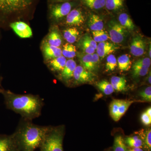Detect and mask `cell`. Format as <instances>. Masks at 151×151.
I'll use <instances>...</instances> for the list:
<instances>
[{
    "instance_id": "23",
    "label": "cell",
    "mask_w": 151,
    "mask_h": 151,
    "mask_svg": "<svg viewBox=\"0 0 151 151\" xmlns=\"http://www.w3.org/2000/svg\"><path fill=\"white\" fill-rule=\"evenodd\" d=\"M79 32L75 28H68L64 31L63 32V37L66 41L68 43L72 44L75 42L77 40Z\"/></svg>"
},
{
    "instance_id": "6",
    "label": "cell",
    "mask_w": 151,
    "mask_h": 151,
    "mask_svg": "<svg viewBox=\"0 0 151 151\" xmlns=\"http://www.w3.org/2000/svg\"><path fill=\"white\" fill-rule=\"evenodd\" d=\"M108 27L109 37L113 42L119 44L124 41L127 34L125 28L115 20L109 22Z\"/></svg>"
},
{
    "instance_id": "4",
    "label": "cell",
    "mask_w": 151,
    "mask_h": 151,
    "mask_svg": "<svg viewBox=\"0 0 151 151\" xmlns=\"http://www.w3.org/2000/svg\"><path fill=\"white\" fill-rule=\"evenodd\" d=\"M35 0H0V13H19L27 9Z\"/></svg>"
},
{
    "instance_id": "34",
    "label": "cell",
    "mask_w": 151,
    "mask_h": 151,
    "mask_svg": "<svg viewBox=\"0 0 151 151\" xmlns=\"http://www.w3.org/2000/svg\"><path fill=\"white\" fill-rule=\"evenodd\" d=\"M117 66V60L115 55H109L107 57L105 65V70L107 72H111L115 70Z\"/></svg>"
},
{
    "instance_id": "26",
    "label": "cell",
    "mask_w": 151,
    "mask_h": 151,
    "mask_svg": "<svg viewBox=\"0 0 151 151\" xmlns=\"http://www.w3.org/2000/svg\"><path fill=\"white\" fill-rule=\"evenodd\" d=\"M48 43L52 46L59 47L62 43V39L59 33L56 31H52L49 35Z\"/></svg>"
},
{
    "instance_id": "28",
    "label": "cell",
    "mask_w": 151,
    "mask_h": 151,
    "mask_svg": "<svg viewBox=\"0 0 151 151\" xmlns=\"http://www.w3.org/2000/svg\"><path fill=\"white\" fill-rule=\"evenodd\" d=\"M124 141L125 144L131 148H141L144 145L142 140L137 136L128 137Z\"/></svg>"
},
{
    "instance_id": "44",
    "label": "cell",
    "mask_w": 151,
    "mask_h": 151,
    "mask_svg": "<svg viewBox=\"0 0 151 151\" xmlns=\"http://www.w3.org/2000/svg\"><path fill=\"white\" fill-rule=\"evenodd\" d=\"M150 49H149V56H150V58H151V44H150Z\"/></svg>"
},
{
    "instance_id": "37",
    "label": "cell",
    "mask_w": 151,
    "mask_h": 151,
    "mask_svg": "<svg viewBox=\"0 0 151 151\" xmlns=\"http://www.w3.org/2000/svg\"><path fill=\"white\" fill-rule=\"evenodd\" d=\"M134 64L136 65H140L149 68L151 64V59L149 58H141L138 60L136 62L134 63Z\"/></svg>"
},
{
    "instance_id": "1",
    "label": "cell",
    "mask_w": 151,
    "mask_h": 151,
    "mask_svg": "<svg viewBox=\"0 0 151 151\" xmlns=\"http://www.w3.org/2000/svg\"><path fill=\"white\" fill-rule=\"evenodd\" d=\"M1 94L7 108L19 114L22 119L32 121L41 114L44 102L38 95L16 94L5 90Z\"/></svg>"
},
{
    "instance_id": "18",
    "label": "cell",
    "mask_w": 151,
    "mask_h": 151,
    "mask_svg": "<svg viewBox=\"0 0 151 151\" xmlns=\"http://www.w3.org/2000/svg\"><path fill=\"white\" fill-rule=\"evenodd\" d=\"M111 81V83L115 91L123 92L126 90L127 81L124 76H112Z\"/></svg>"
},
{
    "instance_id": "35",
    "label": "cell",
    "mask_w": 151,
    "mask_h": 151,
    "mask_svg": "<svg viewBox=\"0 0 151 151\" xmlns=\"http://www.w3.org/2000/svg\"><path fill=\"white\" fill-rule=\"evenodd\" d=\"M143 144L146 147L148 151L151 150V130L150 129L147 130L143 136Z\"/></svg>"
},
{
    "instance_id": "12",
    "label": "cell",
    "mask_w": 151,
    "mask_h": 151,
    "mask_svg": "<svg viewBox=\"0 0 151 151\" xmlns=\"http://www.w3.org/2000/svg\"><path fill=\"white\" fill-rule=\"evenodd\" d=\"M145 43L142 38L137 36L132 40L130 50L132 54L135 56H140L145 53Z\"/></svg>"
},
{
    "instance_id": "29",
    "label": "cell",
    "mask_w": 151,
    "mask_h": 151,
    "mask_svg": "<svg viewBox=\"0 0 151 151\" xmlns=\"http://www.w3.org/2000/svg\"><path fill=\"white\" fill-rule=\"evenodd\" d=\"M62 52L63 55L65 58H73L76 55V48L71 44L67 43L63 46Z\"/></svg>"
},
{
    "instance_id": "41",
    "label": "cell",
    "mask_w": 151,
    "mask_h": 151,
    "mask_svg": "<svg viewBox=\"0 0 151 151\" xmlns=\"http://www.w3.org/2000/svg\"><path fill=\"white\" fill-rule=\"evenodd\" d=\"M53 2H58L71 1L73 0H52Z\"/></svg>"
},
{
    "instance_id": "20",
    "label": "cell",
    "mask_w": 151,
    "mask_h": 151,
    "mask_svg": "<svg viewBox=\"0 0 151 151\" xmlns=\"http://www.w3.org/2000/svg\"><path fill=\"white\" fill-rule=\"evenodd\" d=\"M67 60L63 55L52 59L49 62V65L52 70L55 71H62L65 67Z\"/></svg>"
},
{
    "instance_id": "22",
    "label": "cell",
    "mask_w": 151,
    "mask_h": 151,
    "mask_svg": "<svg viewBox=\"0 0 151 151\" xmlns=\"http://www.w3.org/2000/svg\"><path fill=\"white\" fill-rule=\"evenodd\" d=\"M119 21L120 24L125 29L134 30L135 28V25L129 16L126 13L120 14L119 16Z\"/></svg>"
},
{
    "instance_id": "14",
    "label": "cell",
    "mask_w": 151,
    "mask_h": 151,
    "mask_svg": "<svg viewBox=\"0 0 151 151\" xmlns=\"http://www.w3.org/2000/svg\"><path fill=\"white\" fill-rule=\"evenodd\" d=\"M97 43L89 35H85L82 38L81 42V46L83 51L86 54H92L97 49Z\"/></svg>"
},
{
    "instance_id": "27",
    "label": "cell",
    "mask_w": 151,
    "mask_h": 151,
    "mask_svg": "<svg viewBox=\"0 0 151 151\" xmlns=\"http://www.w3.org/2000/svg\"><path fill=\"white\" fill-rule=\"evenodd\" d=\"M120 103L119 99H114L111 102L109 106L110 114L111 118L115 122L119 120V106Z\"/></svg>"
},
{
    "instance_id": "2",
    "label": "cell",
    "mask_w": 151,
    "mask_h": 151,
    "mask_svg": "<svg viewBox=\"0 0 151 151\" xmlns=\"http://www.w3.org/2000/svg\"><path fill=\"white\" fill-rule=\"evenodd\" d=\"M23 119L14 133L19 151H35L40 147L51 126H41Z\"/></svg>"
},
{
    "instance_id": "17",
    "label": "cell",
    "mask_w": 151,
    "mask_h": 151,
    "mask_svg": "<svg viewBox=\"0 0 151 151\" xmlns=\"http://www.w3.org/2000/svg\"><path fill=\"white\" fill-rule=\"evenodd\" d=\"M88 24L89 28L92 31L101 30L104 28L103 19L95 14H91L89 15Z\"/></svg>"
},
{
    "instance_id": "30",
    "label": "cell",
    "mask_w": 151,
    "mask_h": 151,
    "mask_svg": "<svg viewBox=\"0 0 151 151\" xmlns=\"http://www.w3.org/2000/svg\"><path fill=\"white\" fill-rule=\"evenodd\" d=\"M113 149L114 151H127L125 141L121 135H118L115 138Z\"/></svg>"
},
{
    "instance_id": "15",
    "label": "cell",
    "mask_w": 151,
    "mask_h": 151,
    "mask_svg": "<svg viewBox=\"0 0 151 151\" xmlns=\"http://www.w3.org/2000/svg\"><path fill=\"white\" fill-rule=\"evenodd\" d=\"M43 50L45 58L47 60H52L61 56L62 50L59 47L52 46L48 42L44 44Z\"/></svg>"
},
{
    "instance_id": "36",
    "label": "cell",
    "mask_w": 151,
    "mask_h": 151,
    "mask_svg": "<svg viewBox=\"0 0 151 151\" xmlns=\"http://www.w3.org/2000/svg\"><path fill=\"white\" fill-rule=\"evenodd\" d=\"M139 95L144 101L147 102L151 101V87H147L142 91L140 92Z\"/></svg>"
},
{
    "instance_id": "16",
    "label": "cell",
    "mask_w": 151,
    "mask_h": 151,
    "mask_svg": "<svg viewBox=\"0 0 151 151\" xmlns=\"http://www.w3.org/2000/svg\"><path fill=\"white\" fill-rule=\"evenodd\" d=\"M76 66V62L73 60L69 59L66 61L65 67L60 74V77L63 81H68L73 77V72Z\"/></svg>"
},
{
    "instance_id": "25",
    "label": "cell",
    "mask_w": 151,
    "mask_h": 151,
    "mask_svg": "<svg viewBox=\"0 0 151 151\" xmlns=\"http://www.w3.org/2000/svg\"><path fill=\"white\" fill-rule=\"evenodd\" d=\"M96 85L100 91L105 95H110L115 91L111 83L106 80H102L98 82Z\"/></svg>"
},
{
    "instance_id": "3",
    "label": "cell",
    "mask_w": 151,
    "mask_h": 151,
    "mask_svg": "<svg viewBox=\"0 0 151 151\" xmlns=\"http://www.w3.org/2000/svg\"><path fill=\"white\" fill-rule=\"evenodd\" d=\"M64 130L62 127H52L41 145L40 151H63Z\"/></svg>"
},
{
    "instance_id": "10",
    "label": "cell",
    "mask_w": 151,
    "mask_h": 151,
    "mask_svg": "<svg viewBox=\"0 0 151 151\" xmlns=\"http://www.w3.org/2000/svg\"><path fill=\"white\" fill-rule=\"evenodd\" d=\"M0 151H19L14 134L0 135Z\"/></svg>"
},
{
    "instance_id": "38",
    "label": "cell",
    "mask_w": 151,
    "mask_h": 151,
    "mask_svg": "<svg viewBox=\"0 0 151 151\" xmlns=\"http://www.w3.org/2000/svg\"><path fill=\"white\" fill-rule=\"evenodd\" d=\"M141 122L145 126H149L151 124V118H150L146 112L142 113L141 116Z\"/></svg>"
},
{
    "instance_id": "11",
    "label": "cell",
    "mask_w": 151,
    "mask_h": 151,
    "mask_svg": "<svg viewBox=\"0 0 151 151\" xmlns=\"http://www.w3.org/2000/svg\"><path fill=\"white\" fill-rule=\"evenodd\" d=\"M11 27L19 37L23 38H29L32 35V30L28 25L22 22L12 23Z\"/></svg>"
},
{
    "instance_id": "9",
    "label": "cell",
    "mask_w": 151,
    "mask_h": 151,
    "mask_svg": "<svg viewBox=\"0 0 151 151\" xmlns=\"http://www.w3.org/2000/svg\"><path fill=\"white\" fill-rule=\"evenodd\" d=\"M84 13L80 8L73 9L66 17V23L70 26H79L84 23Z\"/></svg>"
},
{
    "instance_id": "40",
    "label": "cell",
    "mask_w": 151,
    "mask_h": 151,
    "mask_svg": "<svg viewBox=\"0 0 151 151\" xmlns=\"http://www.w3.org/2000/svg\"><path fill=\"white\" fill-rule=\"evenodd\" d=\"M146 113H147V114L148 116L150 117V118H151V107H149L146 110Z\"/></svg>"
},
{
    "instance_id": "8",
    "label": "cell",
    "mask_w": 151,
    "mask_h": 151,
    "mask_svg": "<svg viewBox=\"0 0 151 151\" xmlns=\"http://www.w3.org/2000/svg\"><path fill=\"white\" fill-rule=\"evenodd\" d=\"M95 76L94 73L84 69L81 65L76 68L73 72V77L77 84H84L94 81Z\"/></svg>"
},
{
    "instance_id": "32",
    "label": "cell",
    "mask_w": 151,
    "mask_h": 151,
    "mask_svg": "<svg viewBox=\"0 0 151 151\" xmlns=\"http://www.w3.org/2000/svg\"><path fill=\"white\" fill-rule=\"evenodd\" d=\"M134 103L132 100H120L119 106V120L126 113L130 105Z\"/></svg>"
},
{
    "instance_id": "33",
    "label": "cell",
    "mask_w": 151,
    "mask_h": 151,
    "mask_svg": "<svg viewBox=\"0 0 151 151\" xmlns=\"http://www.w3.org/2000/svg\"><path fill=\"white\" fill-rule=\"evenodd\" d=\"M92 33L93 40L96 42L100 43V42H104L106 41L109 38V36L108 33L103 30L92 31Z\"/></svg>"
},
{
    "instance_id": "39",
    "label": "cell",
    "mask_w": 151,
    "mask_h": 151,
    "mask_svg": "<svg viewBox=\"0 0 151 151\" xmlns=\"http://www.w3.org/2000/svg\"><path fill=\"white\" fill-rule=\"evenodd\" d=\"M127 151H144L141 148H132V149H130L129 150H127Z\"/></svg>"
},
{
    "instance_id": "5",
    "label": "cell",
    "mask_w": 151,
    "mask_h": 151,
    "mask_svg": "<svg viewBox=\"0 0 151 151\" xmlns=\"http://www.w3.org/2000/svg\"><path fill=\"white\" fill-rule=\"evenodd\" d=\"M74 6V3L71 1L54 2L50 6V17L55 20L61 19L67 16Z\"/></svg>"
},
{
    "instance_id": "19",
    "label": "cell",
    "mask_w": 151,
    "mask_h": 151,
    "mask_svg": "<svg viewBox=\"0 0 151 151\" xmlns=\"http://www.w3.org/2000/svg\"><path fill=\"white\" fill-rule=\"evenodd\" d=\"M117 60L118 67L122 71H128L132 66V61L129 55H123L118 58Z\"/></svg>"
},
{
    "instance_id": "31",
    "label": "cell",
    "mask_w": 151,
    "mask_h": 151,
    "mask_svg": "<svg viewBox=\"0 0 151 151\" xmlns=\"http://www.w3.org/2000/svg\"><path fill=\"white\" fill-rule=\"evenodd\" d=\"M149 68L142 65L133 64L132 66V74L134 77L144 76L148 73Z\"/></svg>"
},
{
    "instance_id": "42",
    "label": "cell",
    "mask_w": 151,
    "mask_h": 151,
    "mask_svg": "<svg viewBox=\"0 0 151 151\" xmlns=\"http://www.w3.org/2000/svg\"><path fill=\"white\" fill-rule=\"evenodd\" d=\"M1 80L0 79V94H1L2 92H3V91H4V89H3L2 87L1 86Z\"/></svg>"
},
{
    "instance_id": "43",
    "label": "cell",
    "mask_w": 151,
    "mask_h": 151,
    "mask_svg": "<svg viewBox=\"0 0 151 151\" xmlns=\"http://www.w3.org/2000/svg\"><path fill=\"white\" fill-rule=\"evenodd\" d=\"M148 81L149 83L150 84H151V73H150V75H149L148 78Z\"/></svg>"
},
{
    "instance_id": "21",
    "label": "cell",
    "mask_w": 151,
    "mask_h": 151,
    "mask_svg": "<svg viewBox=\"0 0 151 151\" xmlns=\"http://www.w3.org/2000/svg\"><path fill=\"white\" fill-rule=\"evenodd\" d=\"M106 0H81L84 5L92 10H99L105 7Z\"/></svg>"
},
{
    "instance_id": "7",
    "label": "cell",
    "mask_w": 151,
    "mask_h": 151,
    "mask_svg": "<svg viewBox=\"0 0 151 151\" xmlns=\"http://www.w3.org/2000/svg\"><path fill=\"white\" fill-rule=\"evenodd\" d=\"M81 65L84 69L90 72H96L99 68L100 57L97 53L86 54L80 56L79 58Z\"/></svg>"
},
{
    "instance_id": "24",
    "label": "cell",
    "mask_w": 151,
    "mask_h": 151,
    "mask_svg": "<svg viewBox=\"0 0 151 151\" xmlns=\"http://www.w3.org/2000/svg\"><path fill=\"white\" fill-rule=\"evenodd\" d=\"M124 0H106L105 7L108 11L116 12L124 7Z\"/></svg>"
},
{
    "instance_id": "13",
    "label": "cell",
    "mask_w": 151,
    "mask_h": 151,
    "mask_svg": "<svg viewBox=\"0 0 151 151\" xmlns=\"http://www.w3.org/2000/svg\"><path fill=\"white\" fill-rule=\"evenodd\" d=\"M118 47L115 45L105 41L99 43L97 45L96 50L99 57L103 58L116 51Z\"/></svg>"
}]
</instances>
